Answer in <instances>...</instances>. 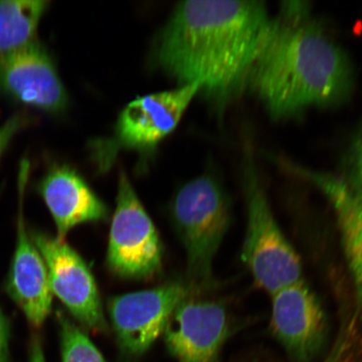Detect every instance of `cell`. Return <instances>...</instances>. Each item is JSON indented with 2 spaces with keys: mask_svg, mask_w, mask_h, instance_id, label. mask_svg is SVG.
Returning <instances> with one entry per match:
<instances>
[{
  "mask_svg": "<svg viewBox=\"0 0 362 362\" xmlns=\"http://www.w3.org/2000/svg\"><path fill=\"white\" fill-rule=\"evenodd\" d=\"M199 93V84L194 83L130 102L120 112L112 137L99 149V169H110L117 152L123 149L148 152L155 148L176 129Z\"/></svg>",
  "mask_w": 362,
  "mask_h": 362,
  "instance_id": "5b68a950",
  "label": "cell"
},
{
  "mask_svg": "<svg viewBox=\"0 0 362 362\" xmlns=\"http://www.w3.org/2000/svg\"><path fill=\"white\" fill-rule=\"evenodd\" d=\"M30 362H45L42 344L38 338L34 339L31 346Z\"/></svg>",
  "mask_w": 362,
  "mask_h": 362,
  "instance_id": "44dd1931",
  "label": "cell"
},
{
  "mask_svg": "<svg viewBox=\"0 0 362 362\" xmlns=\"http://www.w3.org/2000/svg\"><path fill=\"white\" fill-rule=\"evenodd\" d=\"M271 19L264 3L199 0L178 4L162 31L157 60L180 86L223 107L247 87Z\"/></svg>",
  "mask_w": 362,
  "mask_h": 362,
  "instance_id": "6da1fadb",
  "label": "cell"
},
{
  "mask_svg": "<svg viewBox=\"0 0 362 362\" xmlns=\"http://www.w3.org/2000/svg\"><path fill=\"white\" fill-rule=\"evenodd\" d=\"M246 157L243 188L247 228L242 259L257 287L271 296L304 279L303 265L276 221L249 148Z\"/></svg>",
  "mask_w": 362,
  "mask_h": 362,
  "instance_id": "277c9868",
  "label": "cell"
},
{
  "mask_svg": "<svg viewBox=\"0 0 362 362\" xmlns=\"http://www.w3.org/2000/svg\"><path fill=\"white\" fill-rule=\"evenodd\" d=\"M170 215L187 252L188 288H209L214 284L212 264L230 223L228 194L214 176H199L176 193Z\"/></svg>",
  "mask_w": 362,
  "mask_h": 362,
  "instance_id": "3957f363",
  "label": "cell"
},
{
  "mask_svg": "<svg viewBox=\"0 0 362 362\" xmlns=\"http://www.w3.org/2000/svg\"><path fill=\"white\" fill-rule=\"evenodd\" d=\"M0 93L49 113H60L68 104L52 59L37 40L0 57Z\"/></svg>",
  "mask_w": 362,
  "mask_h": 362,
  "instance_id": "8fae6325",
  "label": "cell"
},
{
  "mask_svg": "<svg viewBox=\"0 0 362 362\" xmlns=\"http://www.w3.org/2000/svg\"><path fill=\"white\" fill-rule=\"evenodd\" d=\"M8 339H10V325L6 317L0 310V362H8Z\"/></svg>",
  "mask_w": 362,
  "mask_h": 362,
  "instance_id": "ffe728a7",
  "label": "cell"
},
{
  "mask_svg": "<svg viewBox=\"0 0 362 362\" xmlns=\"http://www.w3.org/2000/svg\"><path fill=\"white\" fill-rule=\"evenodd\" d=\"M117 206L111 224L107 265L121 278L152 277L162 266L163 246L160 236L132 184L121 172Z\"/></svg>",
  "mask_w": 362,
  "mask_h": 362,
  "instance_id": "8992f818",
  "label": "cell"
},
{
  "mask_svg": "<svg viewBox=\"0 0 362 362\" xmlns=\"http://www.w3.org/2000/svg\"><path fill=\"white\" fill-rule=\"evenodd\" d=\"M30 122V117L25 113H17L0 127V156L6 151L15 135L25 128Z\"/></svg>",
  "mask_w": 362,
  "mask_h": 362,
  "instance_id": "d6986e66",
  "label": "cell"
},
{
  "mask_svg": "<svg viewBox=\"0 0 362 362\" xmlns=\"http://www.w3.org/2000/svg\"><path fill=\"white\" fill-rule=\"evenodd\" d=\"M63 362H106L83 330L59 312Z\"/></svg>",
  "mask_w": 362,
  "mask_h": 362,
  "instance_id": "2e32d148",
  "label": "cell"
},
{
  "mask_svg": "<svg viewBox=\"0 0 362 362\" xmlns=\"http://www.w3.org/2000/svg\"><path fill=\"white\" fill-rule=\"evenodd\" d=\"M360 138H361V139H362V134L361 135V137H360Z\"/></svg>",
  "mask_w": 362,
  "mask_h": 362,
  "instance_id": "7402d4cb",
  "label": "cell"
},
{
  "mask_svg": "<svg viewBox=\"0 0 362 362\" xmlns=\"http://www.w3.org/2000/svg\"><path fill=\"white\" fill-rule=\"evenodd\" d=\"M189 288L170 282L148 291L112 297L108 314L117 343L127 356L138 357L151 348Z\"/></svg>",
  "mask_w": 362,
  "mask_h": 362,
  "instance_id": "ba28073f",
  "label": "cell"
},
{
  "mask_svg": "<svg viewBox=\"0 0 362 362\" xmlns=\"http://www.w3.org/2000/svg\"><path fill=\"white\" fill-rule=\"evenodd\" d=\"M47 264L52 293L85 327L106 333L108 325L92 272L65 241L36 233L31 236Z\"/></svg>",
  "mask_w": 362,
  "mask_h": 362,
  "instance_id": "9c48e42d",
  "label": "cell"
},
{
  "mask_svg": "<svg viewBox=\"0 0 362 362\" xmlns=\"http://www.w3.org/2000/svg\"><path fill=\"white\" fill-rule=\"evenodd\" d=\"M29 166H21L19 180L20 207L17 221V244L8 275L7 291L33 327H42L51 313L52 291L47 264L26 232L23 200Z\"/></svg>",
  "mask_w": 362,
  "mask_h": 362,
  "instance_id": "7c38bea8",
  "label": "cell"
},
{
  "mask_svg": "<svg viewBox=\"0 0 362 362\" xmlns=\"http://www.w3.org/2000/svg\"><path fill=\"white\" fill-rule=\"evenodd\" d=\"M39 189L55 220L57 238L62 241L76 226L106 221L110 215L105 204L69 166H53L40 183Z\"/></svg>",
  "mask_w": 362,
  "mask_h": 362,
  "instance_id": "4fadbf2b",
  "label": "cell"
},
{
  "mask_svg": "<svg viewBox=\"0 0 362 362\" xmlns=\"http://www.w3.org/2000/svg\"><path fill=\"white\" fill-rule=\"evenodd\" d=\"M269 330L291 362H315L327 345L328 320L305 279L271 294Z\"/></svg>",
  "mask_w": 362,
  "mask_h": 362,
  "instance_id": "52a82bcc",
  "label": "cell"
},
{
  "mask_svg": "<svg viewBox=\"0 0 362 362\" xmlns=\"http://www.w3.org/2000/svg\"><path fill=\"white\" fill-rule=\"evenodd\" d=\"M230 332L221 301L187 296L175 307L164 329L167 347L179 362H218Z\"/></svg>",
  "mask_w": 362,
  "mask_h": 362,
  "instance_id": "30bf717a",
  "label": "cell"
},
{
  "mask_svg": "<svg viewBox=\"0 0 362 362\" xmlns=\"http://www.w3.org/2000/svg\"><path fill=\"white\" fill-rule=\"evenodd\" d=\"M305 4L287 3L271 19L249 74L247 86L274 119L336 105L353 87L349 58Z\"/></svg>",
  "mask_w": 362,
  "mask_h": 362,
  "instance_id": "7a4b0ae2",
  "label": "cell"
},
{
  "mask_svg": "<svg viewBox=\"0 0 362 362\" xmlns=\"http://www.w3.org/2000/svg\"><path fill=\"white\" fill-rule=\"evenodd\" d=\"M289 170L310 181L327 197L336 216L353 291L362 305V201L345 180L292 165Z\"/></svg>",
  "mask_w": 362,
  "mask_h": 362,
  "instance_id": "5bb4252c",
  "label": "cell"
},
{
  "mask_svg": "<svg viewBox=\"0 0 362 362\" xmlns=\"http://www.w3.org/2000/svg\"><path fill=\"white\" fill-rule=\"evenodd\" d=\"M356 342L350 329L339 327L336 341L324 362H349L356 354Z\"/></svg>",
  "mask_w": 362,
  "mask_h": 362,
  "instance_id": "e0dca14e",
  "label": "cell"
},
{
  "mask_svg": "<svg viewBox=\"0 0 362 362\" xmlns=\"http://www.w3.org/2000/svg\"><path fill=\"white\" fill-rule=\"evenodd\" d=\"M346 182L362 201V139L361 138L357 140L353 148L350 158L349 177Z\"/></svg>",
  "mask_w": 362,
  "mask_h": 362,
  "instance_id": "ac0fdd59",
  "label": "cell"
},
{
  "mask_svg": "<svg viewBox=\"0 0 362 362\" xmlns=\"http://www.w3.org/2000/svg\"><path fill=\"white\" fill-rule=\"evenodd\" d=\"M48 4L45 0L0 1V57L35 42L36 30Z\"/></svg>",
  "mask_w": 362,
  "mask_h": 362,
  "instance_id": "9a60e30c",
  "label": "cell"
}]
</instances>
